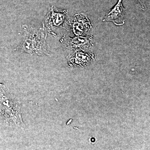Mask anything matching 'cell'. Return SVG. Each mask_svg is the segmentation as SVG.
I'll return each instance as SVG.
<instances>
[{"label":"cell","mask_w":150,"mask_h":150,"mask_svg":"<svg viewBox=\"0 0 150 150\" xmlns=\"http://www.w3.org/2000/svg\"><path fill=\"white\" fill-rule=\"evenodd\" d=\"M64 40V43L68 48L74 49H83L91 48L92 46V35L80 36L74 38L67 37Z\"/></svg>","instance_id":"5b68a950"},{"label":"cell","mask_w":150,"mask_h":150,"mask_svg":"<svg viewBox=\"0 0 150 150\" xmlns=\"http://www.w3.org/2000/svg\"><path fill=\"white\" fill-rule=\"evenodd\" d=\"M45 39V35L41 30L31 33L26 32L23 41L17 49L38 56L48 55Z\"/></svg>","instance_id":"7a4b0ae2"},{"label":"cell","mask_w":150,"mask_h":150,"mask_svg":"<svg viewBox=\"0 0 150 150\" xmlns=\"http://www.w3.org/2000/svg\"><path fill=\"white\" fill-rule=\"evenodd\" d=\"M125 13L122 0H118L116 4L105 16L103 21H111L116 25H123L125 23Z\"/></svg>","instance_id":"277c9868"},{"label":"cell","mask_w":150,"mask_h":150,"mask_svg":"<svg viewBox=\"0 0 150 150\" xmlns=\"http://www.w3.org/2000/svg\"><path fill=\"white\" fill-rule=\"evenodd\" d=\"M50 12V25L53 27H58L62 25L64 21L67 11H65L52 10Z\"/></svg>","instance_id":"8992f818"},{"label":"cell","mask_w":150,"mask_h":150,"mask_svg":"<svg viewBox=\"0 0 150 150\" xmlns=\"http://www.w3.org/2000/svg\"><path fill=\"white\" fill-rule=\"evenodd\" d=\"M93 54H88L82 52H78L71 58V64L81 65L87 62L92 58Z\"/></svg>","instance_id":"52a82bcc"},{"label":"cell","mask_w":150,"mask_h":150,"mask_svg":"<svg viewBox=\"0 0 150 150\" xmlns=\"http://www.w3.org/2000/svg\"><path fill=\"white\" fill-rule=\"evenodd\" d=\"M71 23L73 32L78 36L85 35L92 28L89 19L83 13L76 15Z\"/></svg>","instance_id":"3957f363"},{"label":"cell","mask_w":150,"mask_h":150,"mask_svg":"<svg viewBox=\"0 0 150 150\" xmlns=\"http://www.w3.org/2000/svg\"><path fill=\"white\" fill-rule=\"evenodd\" d=\"M21 115L20 103L5 89L0 87V119L5 123L24 128Z\"/></svg>","instance_id":"6da1fadb"},{"label":"cell","mask_w":150,"mask_h":150,"mask_svg":"<svg viewBox=\"0 0 150 150\" xmlns=\"http://www.w3.org/2000/svg\"><path fill=\"white\" fill-rule=\"evenodd\" d=\"M143 9L145 10L149 7L150 0H138Z\"/></svg>","instance_id":"ba28073f"}]
</instances>
